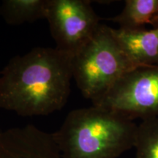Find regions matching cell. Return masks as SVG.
<instances>
[{
  "instance_id": "obj_11",
  "label": "cell",
  "mask_w": 158,
  "mask_h": 158,
  "mask_svg": "<svg viewBox=\"0 0 158 158\" xmlns=\"http://www.w3.org/2000/svg\"><path fill=\"white\" fill-rule=\"evenodd\" d=\"M149 25L152 27L153 29H157L158 28V12L156 13V15L154 16L152 20L150 22Z\"/></svg>"
},
{
  "instance_id": "obj_6",
  "label": "cell",
  "mask_w": 158,
  "mask_h": 158,
  "mask_svg": "<svg viewBox=\"0 0 158 158\" xmlns=\"http://www.w3.org/2000/svg\"><path fill=\"white\" fill-rule=\"evenodd\" d=\"M0 158H61L52 133L32 124L0 132Z\"/></svg>"
},
{
  "instance_id": "obj_5",
  "label": "cell",
  "mask_w": 158,
  "mask_h": 158,
  "mask_svg": "<svg viewBox=\"0 0 158 158\" xmlns=\"http://www.w3.org/2000/svg\"><path fill=\"white\" fill-rule=\"evenodd\" d=\"M45 19L56 48L74 56L93 36L100 17L88 0H48Z\"/></svg>"
},
{
  "instance_id": "obj_2",
  "label": "cell",
  "mask_w": 158,
  "mask_h": 158,
  "mask_svg": "<svg viewBox=\"0 0 158 158\" xmlns=\"http://www.w3.org/2000/svg\"><path fill=\"white\" fill-rule=\"evenodd\" d=\"M137 126L92 105L70 111L52 134L61 158H118L134 147Z\"/></svg>"
},
{
  "instance_id": "obj_3",
  "label": "cell",
  "mask_w": 158,
  "mask_h": 158,
  "mask_svg": "<svg viewBox=\"0 0 158 158\" xmlns=\"http://www.w3.org/2000/svg\"><path fill=\"white\" fill-rule=\"evenodd\" d=\"M73 78L85 98L95 101L134 68L114 38L111 28L99 26L73 57Z\"/></svg>"
},
{
  "instance_id": "obj_10",
  "label": "cell",
  "mask_w": 158,
  "mask_h": 158,
  "mask_svg": "<svg viewBox=\"0 0 158 158\" xmlns=\"http://www.w3.org/2000/svg\"><path fill=\"white\" fill-rule=\"evenodd\" d=\"M135 158H158V118L142 120L137 126Z\"/></svg>"
},
{
  "instance_id": "obj_7",
  "label": "cell",
  "mask_w": 158,
  "mask_h": 158,
  "mask_svg": "<svg viewBox=\"0 0 158 158\" xmlns=\"http://www.w3.org/2000/svg\"><path fill=\"white\" fill-rule=\"evenodd\" d=\"M111 31L134 68L158 66V28H111Z\"/></svg>"
},
{
  "instance_id": "obj_4",
  "label": "cell",
  "mask_w": 158,
  "mask_h": 158,
  "mask_svg": "<svg viewBox=\"0 0 158 158\" xmlns=\"http://www.w3.org/2000/svg\"><path fill=\"white\" fill-rule=\"evenodd\" d=\"M92 105L133 121L158 118V66L132 69Z\"/></svg>"
},
{
  "instance_id": "obj_1",
  "label": "cell",
  "mask_w": 158,
  "mask_h": 158,
  "mask_svg": "<svg viewBox=\"0 0 158 158\" xmlns=\"http://www.w3.org/2000/svg\"><path fill=\"white\" fill-rule=\"evenodd\" d=\"M73 56L36 47L13 57L0 71V108L21 116H46L67 103Z\"/></svg>"
},
{
  "instance_id": "obj_9",
  "label": "cell",
  "mask_w": 158,
  "mask_h": 158,
  "mask_svg": "<svg viewBox=\"0 0 158 158\" xmlns=\"http://www.w3.org/2000/svg\"><path fill=\"white\" fill-rule=\"evenodd\" d=\"M157 12L158 0H126L121 13L110 20L120 29H141L149 24Z\"/></svg>"
},
{
  "instance_id": "obj_8",
  "label": "cell",
  "mask_w": 158,
  "mask_h": 158,
  "mask_svg": "<svg viewBox=\"0 0 158 158\" xmlns=\"http://www.w3.org/2000/svg\"><path fill=\"white\" fill-rule=\"evenodd\" d=\"M48 0H4L0 15L7 24L19 26L45 19Z\"/></svg>"
}]
</instances>
